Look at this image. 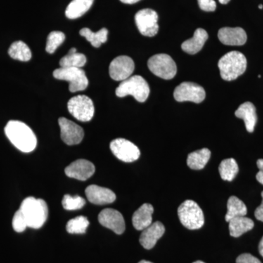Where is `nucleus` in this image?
Listing matches in <instances>:
<instances>
[{"label":"nucleus","mask_w":263,"mask_h":263,"mask_svg":"<svg viewBox=\"0 0 263 263\" xmlns=\"http://www.w3.org/2000/svg\"><path fill=\"white\" fill-rule=\"evenodd\" d=\"M89 226V221L87 218L86 216H79L68 221L66 226V230L70 234H84Z\"/></svg>","instance_id":"nucleus-30"},{"label":"nucleus","mask_w":263,"mask_h":263,"mask_svg":"<svg viewBox=\"0 0 263 263\" xmlns=\"http://www.w3.org/2000/svg\"><path fill=\"white\" fill-rule=\"evenodd\" d=\"M65 40V34L60 31H53L48 34L46 50L48 53H53Z\"/></svg>","instance_id":"nucleus-31"},{"label":"nucleus","mask_w":263,"mask_h":263,"mask_svg":"<svg viewBox=\"0 0 263 263\" xmlns=\"http://www.w3.org/2000/svg\"><path fill=\"white\" fill-rule=\"evenodd\" d=\"M151 72L164 80L174 79L177 72V67L172 58L167 54L155 55L148 61Z\"/></svg>","instance_id":"nucleus-7"},{"label":"nucleus","mask_w":263,"mask_h":263,"mask_svg":"<svg viewBox=\"0 0 263 263\" xmlns=\"http://www.w3.org/2000/svg\"><path fill=\"white\" fill-rule=\"evenodd\" d=\"M235 117L245 121L246 128L249 133H253L257 122V116L254 105L250 102L240 105L235 113Z\"/></svg>","instance_id":"nucleus-19"},{"label":"nucleus","mask_w":263,"mask_h":263,"mask_svg":"<svg viewBox=\"0 0 263 263\" xmlns=\"http://www.w3.org/2000/svg\"><path fill=\"white\" fill-rule=\"evenodd\" d=\"M259 9H262L263 5H259Z\"/></svg>","instance_id":"nucleus-43"},{"label":"nucleus","mask_w":263,"mask_h":263,"mask_svg":"<svg viewBox=\"0 0 263 263\" xmlns=\"http://www.w3.org/2000/svg\"><path fill=\"white\" fill-rule=\"evenodd\" d=\"M27 223L26 221L25 217H24L23 213L20 209H18L16 212L15 213L13 219V228L15 232L17 233H22L26 228H27Z\"/></svg>","instance_id":"nucleus-33"},{"label":"nucleus","mask_w":263,"mask_h":263,"mask_svg":"<svg viewBox=\"0 0 263 263\" xmlns=\"http://www.w3.org/2000/svg\"><path fill=\"white\" fill-rule=\"evenodd\" d=\"M178 215L181 224L190 230H197L204 224L202 209L193 200H186L178 209Z\"/></svg>","instance_id":"nucleus-5"},{"label":"nucleus","mask_w":263,"mask_h":263,"mask_svg":"<svg viewBox=\"0 0 263 263\" xmlns=\"http://www.w3.org/2000/svg\"><path fill=\"white\" fill-rule=\"evenodd\" d=\"M174 98L178 102H193L200 103L205 100V91L202 86L195 83L183 82L174 91Z\"/></svg>","instance_id":"nucleus-11"},{"label":"nucleus","mask_w":263,"mask_h":263,"mask_svg":"<svg viewBox=\"0 0 263 263\" xmlns=\"http://www.w3.org/2000/svg\"><path fill=\"white\" fill-rule=\"evenodd\" d=\"M218 67L221 79L228 81L235 80L247 70V58L239 51H230L221 57Z\"/></svg>","instance_id":"nucleus-3"},{"label":"nucleus","mask_w":263,"mask_h":263,"mask_svg":"<svg viewBox=\"0 0 263 263\" xmlns=\"http://www.w3.org/2000/svg\"><path fill=\"white\" fill-rule=\"evenodd\" d=\"M5 132L10 141L21 152L29 153L35 149L37 138L31 128L24 122L10 121Z\"/></svg>","instance_id":"nucleus-1"},{"label":"nucleus","mask_w":263,"mask_h":263,"mask_svg":"<svg viewBox=\"0 0 263 263\" xmlns=\"http://www.w3.org/2000/svg\"><path fill=\"white\" fill-rule=\"evenodd\" d=\"M236 263H262L252 254L246 253L240 254L236 259Z\"/></svg>","instance_id":"nucleus-35"},{"label":"nucleus","mask_w":263,"mask_h":263,"mask_svg":"<svg viewBox=\"0 0 263 263\" xmlns=\"http://www.w3.org/2000/svg\"><path fill=\"white\" fill-rule=\"evenodd\" d=\"M101 226L111 230L118 235L122 234L125 230V221L122 214L113 209H104L98 216Z\"/></svg>","instance_id":"nucleus-14"},{"label":"nucleus","mask_w":263,"mask_h":263,"mask_svg":"<svg viewBox=\"0 0 263 263\" xmlns=\"http://www.w3.org/2000/svg\"><path fill=\"white\" fill-rule=\"evenodd\" d=\"M218 37L226 46H243L247 41V33L240 27H224L219 29Z\"/></svg>","instance_id":"nucleus-17"},{"label":"nucleus","mask_w":263,"mask_h":263,"mask_svg":"<svg viewBox=\"0 0 263 263\" xmlns=\"http://www.w3.org/2000/svg\"><path fill=\"white\" fill-rule=\"evenodd\" d=\"M8 53L13 60L22 62H28L32 58L30 48L22 41H16L10 46Z\"/></svg>","instance_id":"nucleus-27"},{"label":"nucleus","mask_w":263,"mask_h":263,"mask_svg":"<svg viewBox=\"0 0 263 263\" xmlns=\"http://www.w3.org/2000/svg\"><path fill=\"white\" fill-rule=\"evenodd\" d=\"M149 93V86L141 76H130L129 79L122 81L116 89V95L119 98L132 95L140 103L146 101Z\"/></svg>","instance_id":"nucleus-4"},{"label":"nucleus","mask_w":263,"mask_h":263,"mask_svg":"<svg viewBox=\"0 0 263 263\" xmlns=\"http://www.w3.org/2000/svg\"><path fill=\"white\" fill-rule=\"evenodd\" d=\"M247 214V208L245 202L235 196L230 197L228 201V212L226 216V221L231 220L238 216H245Z\"/></svg>","instance_id":"nucleus-26"},{"label":"nucleus","mask_w":263,"mask_h":263,"mask_svg":"<svg viewBox=\"0 0 263 263\" xmlns=\"http://www.w3.org/2000/svg\"><path fill=\"white\" fill-rule=\"evenodd\" d=\"M259 252L260 255L263 257V237L262 239H261L260 242H259Z\"/></svg>","instance_id":"nucleus-39"},{"label":"nucleus","mask_w":263,"mask_h":263,"mask_svg":"<svg viewBox=\"0 0 263 263\" xmlns=\"http://www.w3.org/2000/svg\"><path fill=\"white\" fill-rule=\"evenodd\" d=\"M62 203L65 210L76 211L82 209L86 204V200L79 195L72 197L70 195H65L62 199Z\"/></svg>","instance_id":"nucleus-32"},{"label":"nucleus","mask_w":263,"mask_h":263,"mask_svg":"<svg viewBox=\"0 0 263 263\" xmlns=\"http://www.w3.org/2000/svg\"><path fill=\"white\" fill-rule=\"evenodd\" d=\"M65 172L68 177L79 181H86L95 174V167L94 164L89 160H78L67 166Z\"/></svg>","instance_id":"nucleus-15"},{"label":"nucleus","mask_w":263,"mask_h":263,"mask_svg":"<svg viewBox=\"0 0 263 263\" xmlns=\"http://www.w3.org/2000/svg\"><path fill=\"white\" fill-rule=\"evenodd\" d=\"M135 70V63L130 57H118L109 66V74L114 81H123L130 77Z\"/></svg>","instance_id":"nucleus-12"},{"label":"nucleus","mask_w":263,"mask_h":263,"mask_svg":"<svg viewBox=\"0 0 263 263\" xmlns=\"http://www.w3.org/2000/svg\"><path fill=\"white\" fill-rule=\"evenodd\" d=\"M229 222L230 234L232 237L238 238L243 233L253 229L254 221L246 216H238L233 218Z\"/></svg>","instance_id":"nucleus-22"},{"label":"nucleus","mask_w":263,"mask_h":263,"mask_svg":"<svg viewBox=\"0 0 263 263\" xmlns=\"http://www.w3.org/2000/svg\"><path fill=\"white\" fill-rule=\"evenodd\" d=\"M67 108L71 115L80 122H89L94 117V103L86 95H77L71 98L67 103Z\"/></svg>","instance_id":"nucleus-8"},{"label":"nucleus","mask_w":263,"mask_h":263,"mask_svg":"<svg viewBox=\"0 0 263 263\" xmlns=\"http://www.w3.org/2000/svg\"><path fill=\"white\" fill-rule=\"evenodd\" d=\"M80 34L86 38L91 46L99 48L108 40V31L107 29L103 28L98 32H94L89 28H83L80 30Z\"/></svg>","instance_id":"nucleus-28"},{"label":"nucleus","mask_w":263,"mask_h":263,"mask_svg":"<svg viewBox=\"0 0 263 263\" xmlns=\"http://www.w3.org/2000/svg\"><path fill=\"white\" fill-rule=\"evenodd\" d=\"M154 207L149 203L142 205L133 216V224L137 230H143L152 224Z\"/></svg>","instance_id":"nucleus-20"},{"label":"nucleus","mask_w":263,"mask_h":263,"mask_svg":"<svg viewBox=\"0 0 263 263\" xmlns=\"http://www.w3.org/2000/svg\"><path fill=\"white\" fill-rule=\"evenodd\" d=\"M59 124L61 129L62 140L66 144L73 146L82 141L84 132L80 126L64 117L59 119Z\"/></svg>","instance_id":"nucleus-13"},{"label":"nucleus","mask_w":263,"mask_h":263,"mask_svg":"<svg viewBox=\"0 0 263 263\" xmlns=\"http://www.w3.org/2000/svg\"><path fill=\"white\" fill-rule=\"evenodd\" d=\"M53 75L58 80L67 81L71 92L84 91L89 85L86 73L81 68L60 67L53 71Z\"/></svg>","instance_id":"nucleus-6"},{"label":"nucleus","mask_w":263,"mask_h":263,"mask_svg":"<svg viewBox=\"0 0 263 263\" xmlns=\"http://www.w3.org/2000/svg\"><path fill=\"white\" fill-rule=\"evenodd\" d=\"M208 38H209V34L205 29H197L194 33L193 37L182 43L181 48L186 53H190V54H195L201 51Z\"/></svg>","instance_id":"nucleus-21"},{"label":"nucleus","mask_w":263,"mask_h":263,"mask_svg":"<svg viewBox=\"0 0 263 263\" xmlns=\"http://www.w3.org/2000/svg\"><path fill=\"white\" fill-rule=\"evenodd\" d=\"M142 231L143 232L140 237V243L143 246V248L152 249L164 235L165 228L162 222L156 221Z\"/></svg>","instance_id":"nucleus-18"},{"label":"nucleus","mask_w":263,"mask_h":263,"mask_svg":"<svg viewBox=\"0 0 263 263\" xmlns=\"http://www.w3.org/2000/svg\"><path fill=\"white\" fill-rule=\"evenodd\" d=\"M193 263H205V262H202V261L197 260V261H196V262H193Z\"/></svg>","instance_id":"nucleus-42"},{"label":"nucleus","mask_w":263,"mask_h":263,"mask_svg":"<svg viewBox=\"0 0 263 263\" xmlns=\"http://www.w3.org/2000/svg\"><path fill=\"white\" fill-rule=\"evenodd\" d=\"M138 263H152V262H149V261L141 260V262H139Z\"/></svg>","instance_id":"nucleus-41"},{"label":"nucleus","mask_w":263,"mask_h":263,"mask_svg":"<svg viewBox=\"0 0 263 263\" xmlns=\"http://www.w3.org/2000/svg\"><path fill=\"white\" fill-rule=\"evenodd\" d=\"M19 209L23 213L29 228L39 229L47 220V204L42 199L27 197L22 202Z\"/></svg>","instance_id":"nucleus-2"},{"label":"nucleus","mask_w":263,"mask_h":263,"mask_svg":"<svg viewBox=\"0 0 263 263\" xmlns=\"http://www.w3.org/2000/svg\"><path fill=\"white\" fill-rule=\"evenodd\" d=\"M230 0H219V3L223 5L228 4V3H230Z\"/></svg>","instance_id":"nucleus-40"},{"label":"nucleus","mask_w":263,"mask_h":263,"mask_svg":"<svg viewBox=\"0 0 263 263\" xmlns=\"http://www.w3.org/2000/svg\"><path fill=\"white\" fill-rule=\"evenodd\" d=\"M94 0H72L65 10L67 18L76 19L84 15L92 6Z\"/></svg>","instance_id":"nucleus-23"},{"label":"nucleus","mask_w":263,"mask_h":263,"mask_svg":"<svg viewBox=\"0 0 263 263\" xmlns=\"http://www.w3.org/2000/svg\"><path fill=\"white\" fill-rule=\"evenodd\" d=\"M211 155V151L208 148H202L194 152L188 156L187 165L193 170L204 168L210 160Z\"/></svg>","instance_id":"nucleus-24"},{"label":"nucleus","mask_w":263,"mask_h":263,"mask_svg":"<svg viewBox=\"0 0 263 263\" xmlns=\"http://www.w3.org/2000/svg\"><path fill=\"white\" fill-rule=\"evenodd\" d=\"M110 148L114 156L124 162H133L138 160L141 152L132 142L124 138H117L110 143Z\"/></svg>","instance_id":"nucleus-10"},{"label":"nucleus","mask_w":263,"mask_h":263,"mask_svg":"<svg viewBox=\"0 0 263 263\" xmlns=\"http://www.w3.org/2000/svg\"><path fill=\"white\" fill-rule=\"evenodd\" d=\"M88 200L95 205H107L112 203L117 199L115 193L108 188L98 185H90L85 190Z\"/></svg>","instance_id":"nucleus-16"},{"label":"nucleus","mask_w":263,"mask_h":263,"mask_svg":"<svg viewBox=\"0 0 263 263\" xmlns=\"http://www.w3.org/2000/svg\"><path fill=\"white\" fill-rule=\"evenodd\" d=\"M262 203L259 205L258 208L255 210V212H254V216H255L256 219L257 220L262 221L263 222V191L262 192Z\"/></svg>","instance_id":"nucleus-37"},{"label":"nucleus","mask_w":263,"mask_h":263,"mask_svg":"<svg viewBox=\"0 0 263 263\" xmlns=\"http://www.w3.org/2000/svg\"><path fill=\"white\" fill-rule=\"evenodd\" d=\"M238 165L233 158L226 159L219 164V171L221 179L224 181H232L238 173Z\"/></svg>","instance_id":"nucleus-29"},{"label":"nucleus","mask_w":263,"mask_h":263,"mask_svg":"<svg viewBox=\"0 0 263 263\" xmlns=\"http://www.w3.org/2000/svg\"><path fill=\"white\" fill-rule=\"evenodd\" d=\"M257 167L259 171L256 175V179L261 184L263 185V159H259L257 162Z\"/></svg>","instance_id":"nucleus-36"},{"label":"nucleus","mask_w":263,"mask_h":263,"mask_svg":"<svg viewBox=\"0 0 263 263\" xmlns=\"http://www.w3.org/2000/svg\"><path fill=\"white\" fill-rule=\"evenodd\" d=\"M86 63V57L83 53H78L76 48H72L60 62L61 67H77L81 68Z\"/></svg>","instance_id":"nucleus-25"},{"label":"nucleus","mask_w":263,"mask_h":263,"mask_svg":"<svg viewBox=\"0 0 263 263\" xmlns=\"http://www.w3.org/2000/svg\"><path fill=\"white\" fill-rule=\"evenodd\" d=\"M122 3H124V4H135V3H138V2L141 1V0H120Z\"/></svg>","instance_id":"nucleus-38"},{"label":"nucleus","mask_w":263,"mask_h":263,"mask_svg":"<svg viewBox=\"0 0 263 263\" xmlns=\"http://www.w3.org/2000/svg\"><path fill=\"white\" fill-rule=\"evenodd\" d=\"M158 14L152 9L140 10L135 16L138 30L143 35L153 37L159 31Z\"/></svg>","instance_id":"nucleus-9"},{"label":"nucleus","mask_w":263,"mask_h":263,"mask_svg":"<svg viewBox=\"0 0 263 263\" xmlns=\"http://www.w3.org/2000/svg\"><path fill=\"white\" fill-rule=\"evenodd\" d=\"M200 9L206 12H213L216 10V3L214 0H197Z\"/></svg>","instance_id":"nucleus-34"}]
</instances>
